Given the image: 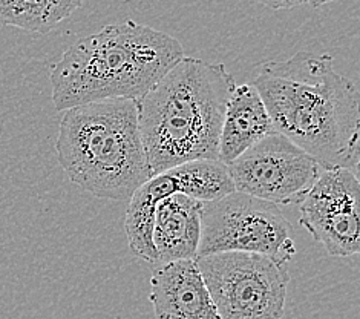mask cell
Segmentation results:
<instances>
[{
	"mask_svg": "<svg viewBox=\"0 0 360 319\" xmlns=\"http://www.w3.org/2000/svg\"><path fill=\"white\" fill-rule=\"evenodd\" d=\"M274 131L293 142L323 169L359 172L360 96L338 74L330 54L299 51L284 62L258 66L252 83Z\"/></svg>",
	"mask_w": 360,
	"mask_h": 319,
	"instance_id": "obj_1",
	"label": "cell"
},
{
	"mask_svg": "<svg viewBox=\"0 0 360 319\" xmlns=\"http://www.w3.org/2000/svg\"><path fill=\"white\" fill-rule=\"evenodd\" d=\"M235 88L224 63L184 56L136 100L153 175L188 161L218 160L222 120Z\"/></svg>",
	"mask_w": 360,
	"mask_h": 319,
	"instance_id": "obj_2",
	"label": "cell"
},
{
	"mask_svg": "<svg viewBox=\"0 0 360 319\" xmlns=\"http://www.w3.org/2000/svg\"><path fill=\"white\" fill-rule=\"evenodd\" d=\"M184 57L175 37L124 20L68 48L49 74L53 103L68 111L88 103L139 100Z\"/></svg>",
	"mask_w": 360,
	"mask_h": 319,
	"instance_id": "obj_3",
	"label": "cell"
},
{
	"mask_svg": "<svg viewBox=\"0 0 360 319\" xmlns=\"http://www.w3.org/2000/svg\"><path fill=\"white\" fill-rule=\"evenodd\" d=\"M56 152L75 186L105 200H131L153 177L140 135L136 100H101L65 111Z\"/></svg>",
	"mask_w": 360,
	"mask_h": 319,
	"instance_id": "obj_4",
	"label": "cell"
},
{
	"mask_svg": "<svg viewBox=\"0 0 360 319\" xmlns=\"http://www.w3.org/2000/svg\"><path fill=\"white\" fill-rule=\"evenodd\" d=\"M226 252L256 254L287 265L296 255L293 227L279 206L236 191L202 203L196 258Z\"/></svg>",
	"mask_w": 360,
	"mask_h": 319,
	"instance_id": "obj_5",
	"label": "cell"
},
{
	"mask_svg": "<svg viewBox=\"0 0 360 319\" xmlns=\"http://www.w3.org/2000/svg\"><path fill=\"white\" fill-rule=\"evenodd\" d=\"M221 319H282L290 275L256 254L226 252L195 260Z\"/></svg>",
	"mask_w": 360,
	"mask_h": 319,
	"instance_id": "obj_6",
	"label": "cell"
},
{
	"mask_svg": "<svg viewBox=\"0 0 360 319\" xmlns=\"http://www.w3.org/2000/svg\"><path fill=\"white\" fill-rule=\"evenodd\" d=\"M235 191L276 206L302 201L323 168L293 142L273 132L227 166Z\"/></svg>",
	"mask_w": 360,
	"mask_h": 319,
	"instance_id": "obj_7",
	"label": "cell"
},
{
	"mask_svg": "<svg viewBox=\"0 0 360 319\" xmlns=\"http://www.w3.org/2000/svg\"><path fill=\"white\" fill-rule=\"evenodd\" d=\"M301 204V226L331 256H354L360 250V183L345 168L323 169Z\"/></svg>",
	"mask_w": 360,
	"mask_h": 319,
	"instance_id": "obj_8",
	"label": "cell"
},
{
	"mask_svg": "<svg viewBox=\"0 0 360 319\" xmlns=\"http://www.w3.org/2000/svg\"><path fill=\"white\" fill-rule=\"evenodd\" d=\"M149 301L157 319H221L195 260L157 265Z\"/></svg>",
	"mask_w": 360,
	"mask_h": 319,
	"instance_id": "obj_9",
	"label": "cell"
},
{
	"mask_svg": "<svg viewBox=\"0 0 360 319\" xmlns=\"http://www.w3.org/2000/svg\"><path fill=\"white\" fill-rule=\"evenodd\" d=\"M202 203L183 194H174L157 203L152 224L155 267L196 260L201 238Z\"/></svg>",
	"mask_w": 360,
	"mask_h": 319,
	"instance_id": "obj_10",
	"label": "cell"
},
{
	"mask_svg": "<svg viewBox=\"0 0 360 319\" xmlns=\"http://www.w3.org/2000/svg\"><path fill=\"white\" fill-rule=\"evenodd\" d=\"M273 132L276 131L259 92L253 85H239L230 96L222 120L218 160L229 166Z\"/></svg>",
	"mask_w": 360,
	"mask_h": 319,
	"instance_id": "obj_11",
	"label": "cell"
},
{
	"mask_svg": "<svg viewBox=\"0 0 360 319\" xmlns=\"http://www.w3.org/2000/svg\"><path fill=\"white\" fill-rule=\"evenodd\" d=\"M178 192V184L172 172L166 170L153 175L150 180L136 189L129 200L126 212V234L132 252L155 265L157 256L152 244V224L157 203L162 198Z\"/></svg>",
	"mask_w": 360,
	"mask_h": 319,
	"instance_id": "obj_12",
	"label": "cell"
},
{
	"mask_svg": "<svg viewBox=\"0 0 360 319\" xmlns=\"http://www.w3.org/2000/svg\"><path fill=\"white\" fill-rule=\"evenodd\" d=\"M82 4L83 0H0V23L48 34Z\"/></svg>",
	"mask_w": 360,
	"mask_h": 319,
	"instance_id": "obj_13",
	"label": "cell"
},
{
	"mask_svg": "<svg viewBox=\"0 0 360 319\" xmlns=\"http://www.w3.org/2000/svg\"><path fill=\"white\" fill-rule=\"evenodd\" d=\"M169 170L176 181L179 194L201 203L215 201L235 192L229 169L219 160H195Z\"/></svg>",
	"mask_w": 360,
	"mask_h": 319,
	"instance_id": "obj_14",
	"label": "cell"
},
{
	"mask_svg": "<svg viewBox=\"0 0 360 319\" xmlns=\"http://www.w3.org/2000/svg\"><path fill=\"white\" fill-rule=\"evenodd\" d=\"M262 5H265L270 10H290V8H296L305 4V0H256Z\"/></svg>",
	"mask_w": 360,
	"mask_h": 319,
	"instance_id": "obj_15",
	"label": "cell"
},
{
	"mask_svg": "<svg viewBox=\"0 0 360 319\" xmlns=\"http://www.w3.org/2000/svg\"><path fill=\"white\" fill-rule=\"evenodd\" d=\"M331 2H334V0H305V4H308L313 8H321V6L331 4Z\"/></svg>",
	"mask_w": 360,
	"mask_h": 319,
	"instance_id": "obj_16",
	"label": "cell"
}]
</instances>
